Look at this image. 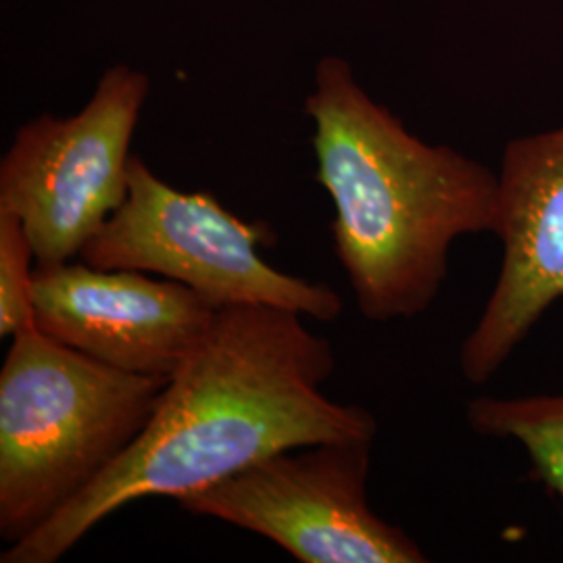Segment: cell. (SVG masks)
I'll use <instances>...</instances> for the list:
<instances>
[{"mask_svg":"<svg viewBox=\"0 0 563 563\" xmlns=\"http://www.w3.org/2000/svg\"><path fill=\"white\" fill-rule=\"evenodd\" d=\"M36 251L18 216L0 211V336L34 328Z\"/></svg>","mask_w":563,"mask_h":563,"instance_id":"30bf717a","label":"cell"},{"mask_svg":"<svg viewBox=\"0 0 563 563\" xmlns=\"http://www.w3.org/2000/svg\"><path fill=\"white\" fill-rule=\"evenodd\" d=\"M318 180L334 202V253L367 322L413 320L437 301L453 242L495 234L499 174L411 134L341 57L305 101Z\"/></svg>","mask_w":563,"mask_h":563,"instance_id":"7a4b0ae2","label":"cell"},{"mask_svg":"<svg viewBox=\"0 0 563 563\" xmlns=\"http://www.w3.org/2000/svg\"><path fill=\"white\" fill-rule=\"evenodd\" d=\"M465 422L484 439L520 444L530 478L563 501V390L507 399L483 395L465 405Z\"/></svg>","mask_w":563,"mask_h":563,"instance_id":"9c48e42d","label":"cell"},{"mask_svg":"<svg viewBox=\"0 0 563 563\" xmlns=\"http://www.w3.org/2000/svg\"><path fill=\"white\" fill-rule=\"evenodd\" d=\"M372 446L353 439L282 449L178 505L260 534L301 563L428 562L367 501Z\"/></svg>","mask_w":563,"mask_h":563,"instance_id":"8992f818","label":"cell"},{"mask_svg":"<svg viewBox=\"0 0 563 563\" xmlns=\"http://www.w3.org/2000/svg\"><path fill=\"white\" fill-rule=\"evenodd\" d=\"M262 223L242 222L205 192H181L132 155L128 197L88 241L80 260L181 282L213 309L265 305L318 322L341 318V297L322 282L272 267L260 253Z\"/></svg>","mask_w":563,"mask_h":563,"instance_id":"277c9868","label":"cell"},{"mask_svg":"<svg viewBox=\"0 0 563 563\" xmlns=\"http://www.w3.org/2000/svg\"><path fill=\"white\" fill-rule=\"evenodd\" d=\"M218 309L181 282L67 262L34 272V325L123 372L172 378Z\"/></svg>","mask_w":563,"mask_h":563,"instance_id":"ba28073f","label":"cell"},{"mask_svg":"<svg viewBox=\"0 0 563 563\" xmlns=\"http://www.w3.org/2000/svg\"><path fill=\"white\" fill-rule=\"evenodd\" d=\"M169 378L21 330L0 369V537L20 543L139 441Z\"/></svg>","mask_w":563,"mask_h":563,"instance_id":"3957f363","label":"cell"},{"mask_svg":"<svg viewBox=\"0 0 563 563\" xmlns=\"http://www.w3.org/2000/svg\"><path fill=\"white\" fill-rule=\"evenodd\" d=\"M151 92L146 74L113 65L69 118L23 123L0 162V211L20 218L36 267L80 257L128 197L130 144Z\"/></svg>","mask_w":563,"mask_h":563,"instance_id":"5b68a950","label":"cell"},{"mask_svg":"<svg viewBox=\"0 0 563 563\" xmlns=\"http://www.w3.org/2000/svg\"><path fill=\"white\" fill-rule=\"evenodd\" d=\"M495 236L501 269L457 357L474 386L495 378L563 299V128L507 142Z\"/></svg>","mask_w":563,"mask_h":563,"instance_id":"52a82bcc","label":"cell"},{"mask_svg":"<svg viewBox=\"0 0 563 563\" xmlns=\"http://www.w3.org/2000/svg\"><path fill=\"white\" fill-rule=\"evenodd\" d=\"M334 367L332 344L301 313L223 307L169 378L139 441L53 520L9 544L0 562H59L125 505L148 497L178 504L282 449L376 441L374 413L323 395Z\"/></svg>","mask_w":563,"mask_h":563,"instance_id":"6da1fadb","label":"cell"}]
</instances>
